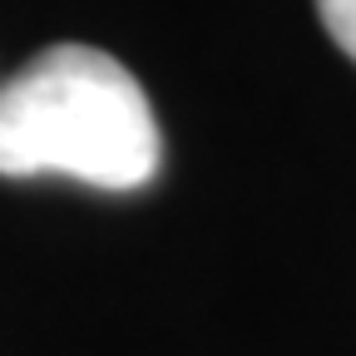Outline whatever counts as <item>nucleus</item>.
<instances>
[{
  "label": "nucleus",
  "instance_id": "1",
  "mask_svg": "<svg viewBox=\"0 0 356 356\" xmlns=\"http://www.w3.org/2000/svg\"><path fill=\"white\" fill-rule=\"evenodd\" d=\"M163 163L159 119L114 55L50 44L0 84V178H74L129 193Z\"/></svg>",
  "mask_w": 356,
  "mask_h": 356
},
{
  "label": "nucleus",
  "instance_id": "2",
  "mask_svg": "<svg viewBox=\"0 0 356 356\" xmlns=\"http://www.w3.org/2000/svg\"><path fill=\"white\" fill-rule=\"evenodd\" d=\"M317 15H322L327 35L346 50V60L356 65V0H317Z\"/></svg>",
  "mask_w": 356,
  "mask_h": 356
}]
</instances>
